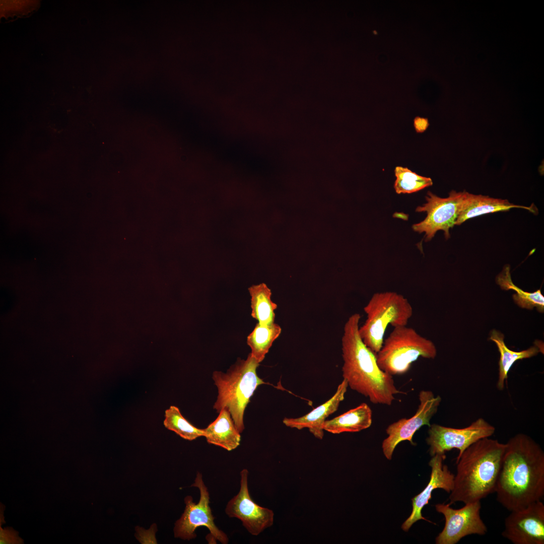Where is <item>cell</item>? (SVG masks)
Masks as SVG:
<instances>
[{"label": "cell", "mask_w": 544, "mask_h": 544, "mask_svg": "<svg viewBox=\"0 0 544 544\" xmlns=\"http://www.w3.org/2000/svg\"><path fill=\"white\" fill-rule=\"evenodd\" d=\"M372 422L371 409L367 404L362 403L330 420H325L322 427L324 431L335 434L357 432L368 428Z\"/></svg>", "instance_id": "18"}, {"label": "cell", "mask_w": 544, "mask_h": 544, "mask_svg": "<svg viewBox=\"0 0 544 544\" xmlns=\"http://www.w3.org/2000/svg\"><path fill=\"white\" fill-rule=\"evenodd\" d=\"M481 501L465 503L459 509H453L449 504H436V510L444 515L445 522L436 543L455 544L467 535H486L488 528L481 517Z\"/></svg>", "instance_id": "10"}, {"label": "cell", "mask_w": 544, "mask_h": 544, "mask_svg": "<svg viewBox=\"0 0 544 544\" xmlns=\"http://www.w3.org/2000/svg\"><path fill=\"white\" fill-rule=\"evenodd\" d=\"M259 365L250 353L246 360H239L226 373H213L218 391L213 408L219 413L223 409H228L240 433L244 429V413L251 397L259 385L266 384L256 373Z\"/></svg>", "instance_id": "4"}, {"label": "cell", "mask_w": 544, "mask_h": 544, "mask_svg": "<svg viewBox=\"0 0 544 544\" xmlns=\"http://www.w3.org/2000/svg\"><path fill=\"white\" fill-rule=\"evenodd\" d=\"M364 311L367 318L359 326V333L364 343L376 354L382 346L388 326L394 328L407 325L413 314L408 300L392 291L374 294Z\"/></svg>", "instance_id": "5"}, {"label": "cell", "mask_w": 544, "mask_h": 544, "mask_svg": "<svg viewBox=\"0 0 544 544\" xmlns=\"http://www.w3.org/2000/svg\"><path fill=\"white\" fill-rule=\"evenodd\" d=\"M281 327L275 322L269 324L257 323L247 337L252 356L259 363L264 359L273 342L281 333Z\"/></svg>", "instance_id": "21"}, {"label": "cell", "mask_w": 544, "mask_h": 544, "mask_svg": "<svg viewBox=\"0 0 544 544\" xmlns=\"http://www.w3.org/2000/svg\"><path fill=\"white\" fill-rule=\"evenodd\" d=\"M420 403L415 414L409 419L402 418L389 425L386 432L388 437L382 444V448L386 458L390 460L396 446L401 442L409 441L412 445L414 434L422 426L429 427L430 421L437 413L441 401L439 395L435 396L430 390H422L419 392Z\"/></svg>", "instance_id": "11"}, {"label": "cell", "mask_w": 544, "mask_h": 544, "mask_svg": "<svg viewBox=\"0 0 544 544\" xmlns=\"http://www.w3.org/2000/svg\"><path fill=\"white\" fill-rule=\"evenodd\" d=\"M465 191H451L447 197H440L430 191L426 196V203L417 208L418 212H426L425 219L412 226L419 233H425V241L430 240L439 230L446 239L450 237L449 229L454 227Z\"/></svg>", "instance_id": "9"}, {"label": "cell", "mask_w": 544, "mask_h": 544, "mask_svg": "<svg viewBox=\"0 0 544 544\" xmlns=\"http://www.w3.org/2000/svg\"><path fill=\"white\" fill-rule=\"evenodd\" d=\"M495 430L494 426L482 418L463 428L432 424L429 427L426 439L429 446V452L433 456L437 454H445L453 449H458L457 462L466 448L481 439L490 437Z\"/></svg>", "instance_id": "8"}, {"label": "cell", "mask_w": 544, "mask_h": 544, "mask_svg": "<svg viewBox=\"0 0 544 544\" xmlns=\"http://www.w3.org/2000/svg\"><path fill=\"white\" fill-rule=\"evenodd\" d=\"M360 318L359 314H353L344 326L342 338L343 378L348 386L371 402L390 405L395 394L404 392L396 388L392 376L380 368L376 354L362 341L359 333Z\"/></svg>", "instance_id": "2"}, {"label": "cell", "mask_w": 544, "mask_h": 544, "mask_svg": "<svg viewBox=\"0 0 544 544\" xmlns=\"http://www.w3.org/2000/svg\"><path fill=\"white\" fill-rule=\"evenodd\" d=\"M445 458V454H437L432 456L429 462V465L431 467L430 481L423 491L412 499V512L401 525L404 531H407L412 525L419 520L428 521L422 516V510L429 503L432 492L434 490L442 489L448 493L452 490L454 474L451 472L447 465L443 463Z\"/></svg>", "instance_id": "14"}, {"label": "cell", "mask_w": 544, "mask_h": 544, "mask_svg": "<svg viewBox=\"0 0 544 544\" xmlns=\"http://www.w3.org/2000/svg\"><path fill=\"white\" fill-rule=\"evenodd\" d=\"M248 473L246 468L241 471L239 491L229 501L225 512L230 518L239 519L247 531L256 536L273 524L274 513L251 499L248 487Z\"/></svg>", "instance_id": "13"}, {"label": "cell", "mask_w": 544, "mask_h": 544, "mask_svg": "<svg viewBox=\"0 0 544 544\" xmlns=\"http://www.w3.org/2000/svg\"><path fill=\"white\" fill-rule=\"evenodd\" d=\"M504 336L500 332L493 330L491 332L490 339L497 345L500 354L499 362V373L496 387L499 390H503L508 378V373L513 364L517 360L535 356L540 352L537 346L520 352H515L508 349L504 341Z\"/></svg>", "instance_id": "19"}, {"label": "cell", "mask_w": 544, "mask_h": 544, "mask_svg": "<svg viewBox=\"0 0 544 544\" xmlns=\"http://www.w3.org/2000/svg\"><path fill=\"white\" fill-rule=\"evenodd\" d=\"M429 122L426 118L417 117L414 119V126L418 132H424L428 127Z\"/></svg>", "instance_id": "25"}, {"label": "cell", "mask_w": 544, "mask_h": 544, "mask_svg": "<svg viewBox=\"0 0 544 544\" xmlns=\"http://www.w3.org/2000/svg\"><path fill=\"white\" fill-rule=\"evenodd\" d=\"M522 208L535 213L531 207L516 205L508 200L495 198L465 191L455 225H460L467 220L485 214L508 211L512 208Z\"/></svg>", "instance_id": "16"}, {"label": "cell", "mask_w": 544, "mask_h": 544, "mask_svg": "<svg viewBox=\"0 0 544 544\" xmlns=\"http://www.w3.org/2000/svg\"><path fill=\"white\" fill-rule=\"evenodd\" d=\"M436 355L434 344L407 325L394 327L376 354L380 368L391 376L406 373L420 357L433 359Z\"/></svg>", "instance_id": "6"}, {"label": "cell", "mask_w": 544, "mask_h": 544, "mask_svg": "<svg viewBox=\"0 0 544 544\" xmlns=\"http://www.w3.org/2000/svg\"><path fill=\"white\" fill-rule=\"evenodd\" d=\"M495 493L510 512L543 500L544 452L529 436L518 433L506 443Z\"/></svg>", "instance_id": "1"}, {"label": "cell", "mask_w": 544, "mask_h": 544, "mask_svg": "<svg viewBox=\"0 0 544 544\" xmlns=\"http://www.w3.org/2000/svg\"><path fill=\"white\" fill-rule=\"evenodd\" d=\"M203 430L204 437L208 443L228 451L233 450L240 445V433L226 408L223 409L217 419Z\"/></svg>", "instance_id": "17"}, {"label": "cell", "mask_w": 544, "mask_h": 544, "mask_svg": "<svg viewBox=\"0 0 544 544\" xmlns=\"http://www.w3.org/2000/svg\"><path fill=\"white\" fill-rule=\"evenodd\" d=\"M163 424L166 428L185 440L192 441L205 435L203 429H198L190 423L182 415L178 407L174 405L165 411Z\"/></svg>", "instance_id": "23"}, {"label": "cell", "mask_w": 544, "mask_h": 544, "mask_svg": "<svg viewBox=\"0 0 544 544\" xmlns=\"http://www.w3.org/2000/svg\"><path fill=\"white\" fill-rule=\"evenodd\" d=\"M497 283L504 290H514L516 293L513 295L514 302L520 307L532 309L536 307L537 311L543 312L544 297L540 289L534 292H527L516 286L513 283L510 275V266L505 265L502 271L497 277Z\"/></svg>", "instance_id": "22"}, {"label": "cell", "mask_w": 544, "mask_h": 544, "mask_svg": "<svg viewBox=\"0 0 544 544\" xmlns=\"http://www.w3.org/2000/svg\"><path fill=\"white\" fill-rule=\"evenodd\" d=\"M506 443L481 439L462 453L456 463L449 505L481 501L495 493Z\"/></svg>", "instance_id": "3"}, {"label": "cell", "mask_w": 544, "mask_h": 544, "mask_svg": "<svg viewBox=\"0 0 544 544\" xmlns=\"http://www.w3.org/2000/svg\"><path fill=\"white\" fill-rule=\"evenodd\" d=\"M502 535L514 544H544V504L533 502L510 511Z\"/></svg>", "instance_id": "12"}, {"label": "cell", "mask_w": 544, "mask_h": 544, "mask_svg": "<svg viewBox=\"0 0 544 544\" xmlns=\"http://www.w3.org/2000/svg\"><path fill=\"white\" fill-rule=\"evenodd\" d=\"M251 296V316L258 323L269 324L274 322L275 310L277 305L271 300L270 290L263 283L249 288Z\"/></svg>", "instance_id": "20"}, {"label": "cell", "mask_w": 544, "mask_h": 544, "mask_svg": "<svg viewBox=\"0 0 544 544\" xmlns=\"http://www.w3.org/2000/svg\"><path fill=\"white\" fill-rule=\"evenodd\" d=\"M197 487L200 492L198 502L193 501L191 496L184 498L185 508L180 518L177 520L174 528V536L184 540L196 537L195 530L199 526H205L210 531L212 541H219L223 544L229 542L227 534L220 529L214 522L212 509L210 506V494L202 480L201 473L197 472L194 483L191 485Z\"/></svg>", "instance_id": "7"}, {"label": "cell", "mask_w": 544, "mask_h": 544, "mask_svg": "<svg viewBox=\"0 0 544 544\" xmlns=\"http://www.w3.org/2000/svg\"><path fill=\"white\" fill-rule=\"evenodd\" d=\"M394 173V188L398 194L415 192L433 184L431 178L418 175L406 167H396Z\"/></svg>", "instance_id": "24"}, {"label": "cell", "mask_w": 544, "mask_h": 544, "mask_svg": "<svg viewBox=\"0 0 544 544\" xmlns=\"http://www.w3.org/2000/svg\"><path fill=\"white\" fill-rule=\"evenodd\" d=\"M348 387L347 381L343 379L334 394L327 401L301 417L285 418L283 423L288 427L298 430L307 428L316 438L322 439L324 435L322 425L326 418L337 411L341 402L345 398Z\"/></svg>", "instance_id": "15"}]
</instances>
